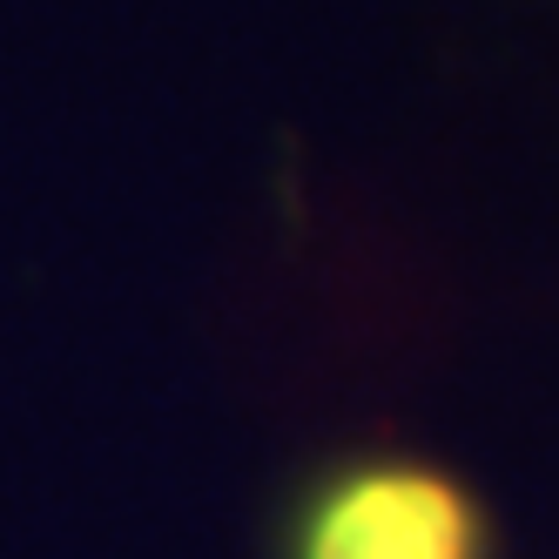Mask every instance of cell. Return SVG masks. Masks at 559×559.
<instances>
[{"instance_id":"obj_1","label":"cell","mask_w":559,"mask_h":559,"mask_svg":"<svg viewBox=\"0 0 559 559\" xmlns=\"http://www.w3.org/2000/svg\"><path fill=\"white\" fill-rule=\"evenodd\" d=\"M290 559H486V519L445 472L378 459L304 499Z\"/></svg>"}]
</instances>
